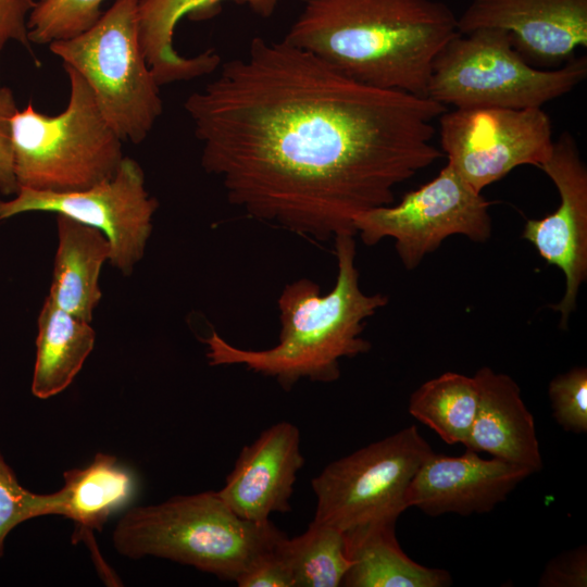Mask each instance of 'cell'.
<instances>
[{
	"label": "cell",
	"instance_id": "10",
	"mask_svg": "<svg viewBox=\"0 0 587 587\" xmlns=\"http://www.w3.org/2000/svg\"><path fill=\"white\" fill-rule=\"evenodd\" d=\"M159 207L146 188L139 163L124 157L115 174L89 188L67 192L20 187L0 199V221L27 212L61 214L101 232L111 248L109 262L129 276L143 258Z\"/></svg>",
	"mask_w": 587,
	"mask_h": 587
},
{
	"label": "cell",
	"instance_id": "6",
	"mask_svg": "<svg viewBox=\"0 0 587 587\" xmlns=\"http://www.w3.org/2000/svg\"><path fill=\"white\" fill-rule=\"evenodd\" d=\"M587 59L558 68L527 62L500 29L480 28L453 36L434 60L426 97L453 108H541L579 85Z\"/></svg>",
	"mask_w": 587,
	"mask_h": 587
},
{
	"label": "cell",
	"instance_id": "18",
	"mask_svg": "<svg viewBox=\"0 0 587 587\" xmlns=\"http://www.w3.org/2000/svg\"><path fill=\"white\" fill-rule=\"evenodd\" d=\"M61 489L46 494V515L72 520L79 536L101 532L107 521L126 509L138 492L135 472L108 453H97L84 467L63 473Z\"/></svg>",
	"mask_w": 587,
	"mask_h": 587
},
{
	"label": "cell",
	"instance_id": "24",
	"mask_svg": "<svg viewBox=\"0 0 587 587\" xmlns=\"http://www.w3.org/2000/svg\"><path fill=\"white\" fill-rule=\"evenodd\" d=\"M104 0H39L27 20L34 43H51L74 37L91 27L102 15Z\"/></svg>",
	"mask_w": 587,
	"mask_h": 587
},
{
	"label": "cell",
	"instance_id": "14",
	"mask_svg": "<svg viewBox=\"0 0 587 587\" xmlns=\"http://www.w3.org/2000/svg\"><path fill=\"white\" fill-rule=\"evenodd\" d=\"M530 474L525 466L469 449L460 457L433 452L413 476L405 502L432 516L488 513Z\"/></svg>",
	"mask_w": 587,
	"mask_h": 587
},
{
	"label": "cell",
	"instance_id": "17",
	"mask_svg": "<svg viewBox=\"0 0 587 587\" xmlns=\"http://www.w3.org/2000/svg\"><path fill=\"white\" fill-rule=\"evenodd\" d=\"M223 0H139L138 33L145 59L159 86L191 80L214 72L220 55L209 49L196 57L179 54L173 45L178 22L186 15L205 14ZM261 17L274 14L279 0H233Z\"/></svg>",
	"mask_w": 587,
	"mask_h": 587
},
{
	"label": "cell",
	"instance_id": "9",
	"mask_svg": "<svg viewBox=\"0 0 587 587\" xmlns=\"http://www.w3.org/2000/svg\"><path fill=\"white\" fill-rule=\"evenodd\" d=\"M490 203L446 164L438 175L407 192L398 204L367 210L353 220L355 234L367 245L395 239L407 270L438 249L452 235L485 242L491 234Z\"/></svg>",
	"mask_w": 587,
	"mask_h": 587
},
{
	"label": "cell",
	"instance_id": "12",
	"mask_svg": "<svg viewBox=\"0 0 587 587\" xmlns=\"http://www.w3.org/2000/svg\"><path fill=\"white\" fill-rule=\"evenodd\" d=\"M540 170L558 189L560 204L542 218L528 220L522 238L564 274L565 291L552 308L561 314V327L566 328L579 287L587 278V167L569 132L553 141L552 152Z\"/></svg>",
	"mask_w": 587,
	"mask_h": 587
},
{
	"label": "cell",
	"instance_id": "15",
	"mask_svg": "<svg viewBox=\"0 0 587 587\" xmlns=\"http://www.w3.org/2000/svg\"><path fill=\"white\" fill-rule=\"evenodd\" d=\"M303 464L299 429L289 422L276 423L242 448L217 494L239 517L266 523L272 513L290 511Z\"/></svg>",
	"mask_w": 587,
	"mask_h": 587
},
{
	"label": "cell",
	"instance_id": "16",
	"mask_svg": "<svg viewBox=\"0 0 587 587\" xmlns=\"http://www.w3.org/2000/svg\"><path fill=\"white\" fill-rule=\"evenodd\" d=\"M478 386V405L466 449L487 452L529 469L542 467L533 414L525 405L516 382L488 366L474 375Z\"/></svg>",
	"mask_w": 587,
	"mask_h": 587
},
{
	"label": "cell",
	"instance_id": "5",
	"mask_svg": "<svg viewBox=\"0 0 587 587\" xmlns=\"http://www.w3.org/2000/svg\"><path fill=\"white\" fill-rule=\"evenodd\" d=\"M63 67L70 82L64 111L47 115L33 101L11 122L15 178L20 187L67 192L112 177L124 154L123 140L101 114L83 76Z\"/></svg>",
	"mask_w": 587,
	"mask_h": 587
},
{
	"label": "cell",
	"instance_id": "2",
	"mask_svg": "<svg viewBox=\"0 0 587 587\" xmlns=\"http://www.w3.org/2000/svg\"><path fill=\"white\" fill-rule=\"evenodd\" d=\"M457 20L440 0H307L284 40L361 84L426 97Z\"/></svg>",
	"mask_w": 587,
	"mask_h": 587
},
{
	"label": "cell",
	"instance_id": "28",
	"mask_svg": "<svg viewBox=\"0 0 587 587\" xmlns=\"http://www.w3.org/2000/svg\"><path fill=\"white\" fill-rule=\"evenodd\" d=\"M17 110L12 89L0 87V192L3 196H14L18 190L11 138V122Z\"/></svg>",
	"mask_w": 587,
	"mask_h": 587
},
{
	"label": "cell",
	"instance_id": "1",
	"mask_svg": "<svg viewBox=\"0 0 587 587\" xmlns=\"http://www.w3.org/2000/svg\"><path fill=\"white\" fill-rule=\"evenodd\" d=\"M184 107L228 201L320 242L355 235L357 215L444 155L433 123L447 107L361 84L284 39L253 38Z\"/></svg>",
	"mask_w": 587,
	"mask_h": 587
},
{
	"label": "cell",
	"instance_id": "25",
	"mask_svg": "<svg viewBox=\"0 0 587 587\" xmlns=\"http://www.w3.org/2000/svg\"><path fill=\"white\" fill-rule=\"evenodd\" d=\"M46 515V494L24 488L0 451V560L8 535L21 523Z\"/></svg>",
	"mask_w": 587,
	"mask_h": 587
},
{
	"label": "cell",
	"instance_id": "29",
	"mask_svg": "<svg viewBox=\"0 0 587 587\" xmlns=\"http://www.w3.org/2000/svg\"><path fill=\"white\" fill-rule=\"evenodd\" d=\"M545 587H585L587 585V549L578 547L552 559L539 583Z\"/></svg>",
	"mask_w": 587,
	"mask_h": 587
},
{
	"label": "cell",
	"instance_id": "30",
	"mask_svg": "<svg viewBox=\"0 0 587 587\" xmlns=\"http://www.w3.org/2000/svg\"><path fill=\"white\" fill-rule=\"evenodd\" d=\"M35 4V0H0V55L9 41H16L24 46L36 64L40 65L32 51L27 28L28 15Z\"/></svg>",
	"mask_w": 587,
	"mask_h": 587
},
{
	"label": "cell",
	"instance_id": "20",
	"mask_svg": "<svg viewBox=\"0 0 587 587\" xmlns=\"http://www.w3.org/2000/svg\"><path fill=\"white\" fill-rule=\"evenodd\" d=\"M396 523H377L344 533L351 566L341 586L347 587H444L450 574L414 562L401 549Z\"/></svg>",
	"mask_w": 587,
	"mask_h": 587
},
{
	"label": "cell",
	"instance_id": "3",
	"mask_svg": "<svg viewBox=\"0 0 587 587\" xmlns=\"http://www.w3.org/2000/svg\"><path fill=\"white\" fill-rule=\"evenodd\" d=\"M352 234L334 237L338 273L326 295L301 278L285 286L279 299V342L266 350L232 346L215 330L203 339L210 365L241 364L276 378L289 390L299 379L332 383L339 378V361L371 349L361 337L364 322L387 304L382 294L366 295L359 284L355 241Z\"/></svg>",
	"mask_w": 587,
	"mask_h": 587
},
{
	"label": "cell",
	"instance_id": "26",
	"mask_svg": "<svg viewBox=\"0 0 587 587\" xmlns=\"http://www.w3.org/2000/svg\"><path fill=\"white\" fill-rule=\"evenodd\" d=\"M548 395L553 417L565 430L582 434L587 430V370L573 367L555 376Z\"/></svg>",
	"mask_w": 587,
	"mask_h": 587
},
{
	"label": "cell",
	"instance_id": "13",
	"mask_svg": "<svg viewBox=\"0 0 587 587\" xmlns=\"http://www.w3.org/2000/svg\"><path fill=\"white\" fill-rule=\"evenodd\" d=\"M457 27L503 30L527 62L561 66L587 47V0H471Z\"/></svg>",
	"mask_w": 587,
	"mask_h": 587
},
{
	"label": "cell",
	"instance_id": "7",
	"mask_svg": "<svg viewBox=\"0 0 587 587\" xmlns=\"http://www.w3.org/2000/svg\"><path fill=\"white\" fill-rule=\"evenodd\" d=\"M139 0H115L87 30L49 43L77 71L97 105L123 141H143L163 111L160 86L141 49Z\"/></svg>",
	"mask_w": 587,
	"mask_h": 587
},
{
	"label": "cell",
	"instance_id": "11",
	"mask_svg": "<svg viewBox=\"0 0 587 587\" xmlns=\"http://www.w3.org/2000/svg\"><path fill=\"white\" fill-rule=\"evenodd\" d=\"M441 152L477 192L521 165L538 168L552 152V125L541 108H454L439 117Z\"/></svg>",
	"mask_w": 587,
	"mask_h": 587
},
{
	"label": "cell",
	"instance_id": "27",
	"mask_svg": "<svg viewBox=\"0 0 587 587\" xmlns=\"http://www.w3.org/2000/svg\"><path fill=\"white\" fill-rule=\"evenodd\" d=\"M235 583L239 587H295L290 569L276 550V544L253 560Z\"/></svg>",
	"mask_w": 587,
	"mask_h": 587
},
{
	"label": "cell",
	"instance_id": "21",
	"mask_svg": "<svg viewBox=\"0 0 587 587\" xmlns=\"http://www.w3.org/2000/svg\"><path fill=\"white\" fill-rule=\"evenodd\" d=\"M95 341L91 322L62 310L46 297L37 319L32 394L48 399L66 389L91 353Z\"/></svg>",
	"mask_w": 587,
	"mask_h": 587
},
{
	"label": "cell",
	"instance_id": "23",
	"mask_svg": "<svg viewBox=\"0 0 587 587\" xmlns=\"http://www.w3.org/2000/svg\"><path fill=\"white\" fill-rule=\"evenodd\" d=\"M276 550L289 566L295 587L341 586L351 566L344 533L315 520L297 537L285 534Z\"/></svg>",
	"mask_w": 587,
	"mask_h": 587
},
{
	"label": "cell",
	"instance_id": "4",
	"mask_svg": "<svg viewBox=\"0 0 587 587\" xmlns=\"http://www.w3.org/2000/svg\"><path fill=\"white\" fill-rule=\"evenodd\" d=\"M284 535L271 521L239 517L217 491L210 490L128 509L115 525L112 541L128 559H168L235 582Z\"/></svg>",
	"mask_w": 587,
	"mask_h": 587
},
{
	"label": "cell",
	"instance_id": "19",
	"mask_svg": "<svg viewBox=\"0 0 587 587\" xmlns=\"http://www.w3.org/2000/svg\"><path fill=\"white\" fill-rule=\"evenodd\" d=\"M58 245L48 298L62 310L91 322L101 301L100 274L111 248L98 229L55 214Z\"/></svg>",
	"mask_w": 587,
	"mask_h": 587
},
{
	"label": "cell",
	"instance_id": "22",
	"mask_svg": "<svg viewBox=\"0 0 587 587\" xmlns=\"http://www.w3.org/2000/svg\"><path fill=\"white\" fill-rule=\"evenodd\" d=\"M474 376L446 372L422 384L410 397L408 411L446 444L465 446L478 405Z\"/></svg>",
	"mask_w": 587,
	"mask_h": 587
},
{
	"label": "cell",
	"instance_id": "8",
	"mask_svg": "<svg viewBox=\"0 0 587 587\" xmlns=\"http://www.w3.org/2000/svg\"><path fill=\"white\" fill-rule=\"evenodd\" d=\"M412 425L327 464L311 486L315 521L341 532L396 523L408 509V487L433 453Z\"/></svg>",
	"mask_w": 587,
	"mask_h": 587
}]
</instances>
